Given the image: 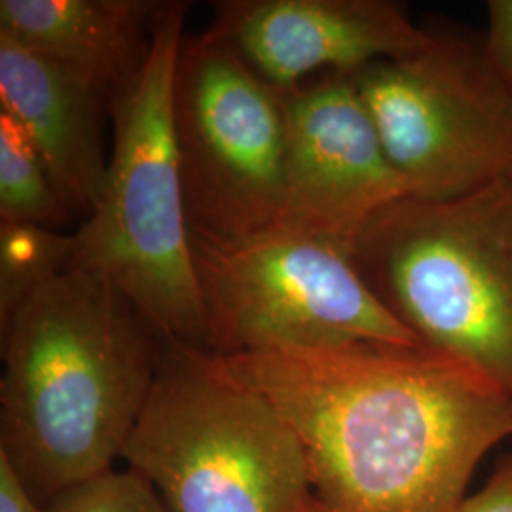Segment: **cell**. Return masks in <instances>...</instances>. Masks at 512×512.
Segmentation results:
<instances>
[{
	"label": "cell",
	"instance_id": "1",
	"mask_svg": "<svg viewBox=\"0 0 512 512\" xmlns=\"http://www.w3.org/2000/svg\"><path fill=\"white\" fill-rule=\"evenodd\" d=\"M215 359L293 427L308 461V512H452L480 459L512 439V395L423 346Z\"/></svg>",
	"mask_w": 512,
	"mask_h": 512
},
{
	"label": "cell",
	"instance_id": "2",
	"mask_svg": "<svg viewBox=\"0 0 512 512\" xmlns=\"http://www.w3.org/2000/svg\"><path fill=\"white\" fill-rule=\"evenodd\" d=\"M0 332V459L44 511L114 471L152 391L162 340L78 260Z\"/></svg>",
	"mask_w": 512,
	"mask_h": 512
},
{
	"label": "cell",
	"instance_id": "3",
	"mask_svg": "<svg viewBox=\"0 0 512 512\" xmlns=\"http://www.w3.org/2000/svg\"><path fill=\"white\" fill-rule=\"evenodd\" d=\"M188 4L162 2L139 69L110 95L114 150L76 260L107 277L162 342L207 351L173 126Z\"/></svg>",
	"mask_w": 512,
	"mask_h": 512
},
{
	"label": "cell",
	"instance_id": "4",
	"mask_svg": "<svg viewBox=\"0 0 512 512\" xmlns=\"http://www.w3.org/2000/svg\"><path fill=\"white\" fill-rule=\"evenodd\" d=\"M349 256L420 346L512 395V175L452 200L389 203Z\"/></svg>",
	"mask_w": 512,
	"mask_h": 512
},
{
	"label": "cell",
	"instance_id": "5",
	"mask_svg": "<svg viewBox=\"0 0 512 512\" xmlns=\"http://www.w3.org/2000/svg\"><path fill=\"white\" fill-rule=\"evenodd\" d=\"M169 512H308L293 427L213 353L162 342L156 380L124 448Z\"/></svg>",
	"mask_w": 512,
	"mask_h": 512
},
{
	"label": "cell",
	"instance_id": "6",
	"mask_svg": "<svg viewBox=\"0 0 512 512\" xmlns=\"http://www.w3.org/2000/svg\"><path fill=\"white\" fill-rule=\"evenodd\" d=\"M190 249L209 353L420 346L332 241L283 226L243 239L190 230Z\"/></svg>",
	"mask_w": 512,
	"mask_h": 512
},
{
	"label": "cell",
	"instance_id": "7",
	"mask_svg": "<svg viewBox=\"0 0 512 512\" xmlns=\"http://www.w3.org/2000/svg\"><path fill=\"white\" fill-rule=\"evenodd\" d=\"M408 198L452 200L512 175V88L482 40L437 35L349 71Z\"/></svg>",
	"mask_w": 512,
	"mask_h": 512
},
{
	"label": "cell",
	"instance_id": "8",
	"mask_svg": "<svg viewBox=\"0 0 512 512\" xmlns=\"http://www.w3.org/2000/svg\"><path fill=\"white\" fill-rule=\"evenodd\" d=\"M285 93L209 29L184 35L173 126L192 232L243 239L277 226L285 202Z\"/></svg>",
	"mask_w": 512,
	"mask_h": 512
},
{
	"label": "cell",
	"instance_id": "9",
	"mask_svg": "<svg viewBox=\"0 0 512 512\" xmlns=\"http://www.w3.org/2000/svg\"><path fill=\"white\" fill-rule=\"evenodd\" d=\"M285 202L277 226L344 249L389 203L408 198L351 74L285 93Z\"/></svg>",
	"mask_w": 512,
	"mask_h": 512
},
{
	"label": "cell",
	"instance_id": "10",
	"mask_svg": "<svg viewBox=\"0 0 512 512\" xmlns=\"http://www.w3.org/2000/svg\"><path fill=\"white\" fill-rule=\"evenodd\" d=\"M209 31L283 92L315 71L348 73L431 38L393 0H222Z\"/></svg>",
	"mask_w": 512,
	"mask_h": 512
},
{
	"label": "cell",
	"instance_id": "11",
	"mask_svg": "<svg viewBox=\"0 0 512 512\" xmlns=\"http://www.w3.org/2000/svg\"><path fill=\"white\" fill-rule=\"evenodd\" d=\"M105 103L109 95L82 74L0 35V110L25 131L63 202L84 219L99 202L109 169Z\"/></svg>",
	"mask_w": 512,
	"mask_h": 512
},
{
	"label": "cell",
	"instance_id": "12",
	"mask_svg": "<svg viewBox=\"0 0 512 512\" xmlns=\"http://www.w3.org/2000/svg\"><path fill=\"white\" fill-rule=\"evenodd\" d=\"M162 2L0 0V35L82 74L112 95L147 55Z\"/></svg>",
	"mask_w": 512,
	"mask_h": 512
},
{
	"label": "cell",
	"instance_id": "13",
	"mask_svg": "<svg viewBox=\"0 0 512 512\" xmlns=\"http://www.w3.org/2000/svg\"><path fill=\"white\" fill-rule=\"evenodd\" d=\"M73 219L25 131L0 110V220L63 228Z\"/></svg>",
	"mask_w": 512,
	"mask_h": 512
},
{
	"label": "cell",
	"instance_id": "14",
	"mask_svg": "<svg viewBox=\"0 0 512 512\" xmlns=\"http://www.w3.org/2000/svg\"><path fill=\"white\" fill-rule=\"evenodd\" d=\"M76 236L0 220V325L50 277L76 262Z\"/></svg>",
	"mask_w": 512,
	"mask_h": 512
},
{
	"label": "cell",
	"instance_id": "15",
	"mask_svg": "<svg viewBox=\"0 0 512 512\" xmlns=\"http://www.w3.org/2000/svg\"><path fill=\"white\" fill-rule=\"evenodd\" d=\"M44 512H169L145 478L110 471L55 499Z\"/></svg>",
	"mask_w": 512,
	"mask_h": 512
},
{
	"label": "cell",
	"instance_id": "16",
	"mask_svg": "<svg viewBox=\"0 0 512 512\" xmlns=\"http://www.w3.org/2000/svg\"><path fill=\"white\" fill-rule=\"evenodd\" d=\"M482 42L495 67L512 88V0L488 2V29Z\"/></svg>",
	"mask_w": 512,
	"mask_h": 512
},
{
	"label": "cell",
	"instance_id": "17",
	"mask_svg": "<svg viewBox=\"0 0 512 512\" xmlns=\"http://www.w3.org/2000/svg\"><path fill=\"white\" fill-rule=\"evenodd\" d=\"M452 512H512V454L503 456L486 486Z\"/></svg>",
	"mask_w": 512,
	"mask_h": 512
},
{
	"label": "cell",
	"instance_id": "18",
	"mask_svg": "<svg viewBox=\"0 0 512 512\" xmlns=\"http://www.w3.org/2000/svg\"><path fill=\"white\" fill-rule=\"evenodd\" d=\"M0 512H44L21 488L4 459H0Z\"/></svg>",
	"mask_w": 512,
	"mask_h": 512
}]
</instances>
